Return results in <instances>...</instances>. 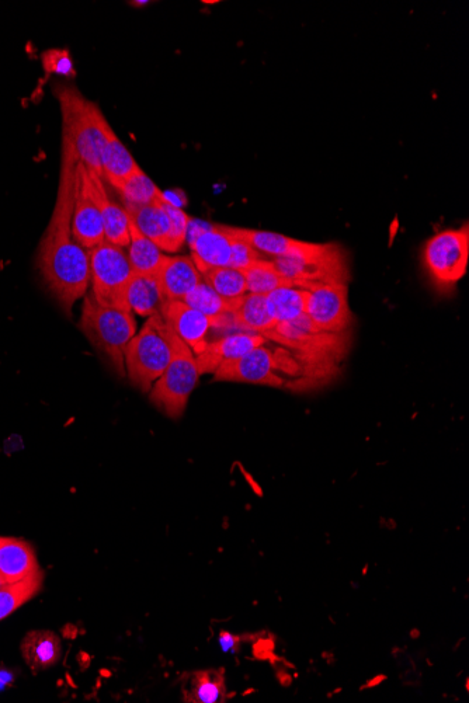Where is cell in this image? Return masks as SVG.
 <instances>
[{
  "label": "cell",
  "instance_id": "cell-11",
  "mask_svg": "<svg viewBox=\"0 0 469 703\" xmlns=\"http://www.w3.org/2000/svg\"><path fill=\"white\" fill-rule=\"evenodd\" d=\"M72 235L83 249L90 250L102 243L104 226L102 215L90 193L89 170L79 160L75 170V205L72 215Z\"/></svg>",
  "mask_w": 469,
  "mask_h": 703
},
{
  "label": "cell",
  "instance_id": "cell-9",
  "mask_svg": "<svg viewBox=\"0 0 469 703\" xmlns=\"http://www.w3.org/2000/svg\"><path fill=\"white\" fill-rule=\"evenodd\" d=\"M267 341L290 348L315 360L332 363V357L343 353V333H328L312 323L307 315L301 318L280 322L272 330L263 334Z\"/></svg>",
  "mask_w": 469,
  "mask_h": 703
},
{
  "label": "cell",
  "instance_id": "cell-20",
  "mask_svg": "<svg viewBox=\"0 0 469 703\" xmlns=\"http://www.w3.org/2000/svg\"><path fill=\"white\" fill-rule=\"evenodd\" d=\"M125 298L131 312L144 318L158 315L165 302L156 274H132L125 291Z\"/></svg>",
  "mask_w": 469,
  "mask_h": 703
},
{
  "label": "cell",
  "instance_id": "cell-26",
  "mask_svg": "<svg viewBox=\"0 0 469 703\" xmlns=\"http://www.w3.org/2000/svg\"><path fill=\"white\" fill-rule=\"evenodd\" d=\"M44 573L12 584H0V621L8 618L23 604L31 600L43 587Z\"/></svg>",
  "mask_w": 469,
  "mask_h": 703
},
{
  "label": "cell",
  "instance_id": "cell-23",
  "mask_svg": "<svg viewBox=\"0 0 469 703\" xmlns=\"http://www.w3.org/2000/svg\"><path fill=\"white\" fill-rule=\"evenodd\" d=\"M128 260L134 273L156 274L161 269L166 254L161 247L147 238L130 219V246Z\"/></svg>",
  "mask_w": 469,
  "mask_h": 703
},
{
  "label": "cell",
  "instance_id": "cell-33",
  "mask_svg": "<svg viewBox=\"0 0 469 703\" xmlns=\"http://www.w3.org/2000/svg\"><path fill=\"white\" fill-rule=\"evenodd\" d=\"M44 71L52 75L64 76V78H75L76 71L74 61L68 50H47L41 55Z\"/></svg>",
  "mask_w": 469,
  "mask_h": 703
},
{
  "label": "cell",
  "instance_id": "cell-18",
  "mask_svg": "<svg viewBox=\"0 0 469 703\" xmlns=\"http://www.w3.org/2000/svg\"><path fill=\"white\" fill-rule=\"evenodd\" d=\"M104 137L106 139H104L102 153H100L103 176L109 180L111 186L118 189L141 167L138 166L137 160L132 158L130 151L125 148L109 123L104 127Z\"/></svg>",
  "mask_w": 469,
  "mask_h": 703
},
{
  "label": "cell",
  "instance_id": "cell-30",
  "mask_svg": "<svg viewBox=\"0 0 469 703\" xmlns=\"http://www.w3.org/2000/svg\"><path fill=\"white\" fill-rule=\"evenodd\" d=\"M232 232L236 236L248 242L250 246L255 247L257 252L263 256L276 257L284 256L293 249L297 239L287 238L280 233L257 231V229L232 228Z\"/></svg>",
  "mask_w": 469,
  "mask_h": 703
},
{
  "label": "cell",
  "instance_id": "cell-29",
  "mask_svg": "<svg viewBox=\"0 0 469 703\" xmlns=\"http://www.w3.org/2000/svg\"><path fill=\"white\" fill-rule=\"evenodd\" d=\"M236 299L222 298L210 285L201 281L190 294H187L183 302H186L191 308L197 309L198 312L204 313L213 322V320L221 318V316L232 313Z\"/></svg>",
  "mask_w": 469,
  "mask_h": 703
},
{
  "label": "cell",
  "instance_id": "cell-24",
  "mask_svg": "<svg viewBox=\"0 0 469 703\" xmlns=\"http://www.w3.org/2000/svg\"><path fill=\"white\" fill-rule=\"evenodd\" d=\"M227 682L224 671L204 670L190 675L184 687V701L193 703L224 702Z\"/></svg>",
  "mask_w": 469,
  "mask_h": 703
},
{
  "label": "cell",
  "instance_id": "cell-5",
  "mask_svg": "<svg viewBox=\"0 0 469 703\" xmlns=\"http://www.w3.org/2000/svg\"><path fill=\"white\" fill-rule=\"evenodd\" d=\"M169 327L161 313L151 316L124 351L125 372L135 388L151 391L170 363Z\"/></svg>",
  "mask_w": 469,
  "mask_h": 703
},
{
  "label": "cell",
  "instance_id": "cell-2",
  "mask_svg": "<svg viewBox=\"0 0 469 703\" xmlns=\"http://www.w3.org/2000/svg\"><path fill=\"white\" fill-rule=\"evenodd\" d=\"M272 261L281 276L295 287L311 290L316 285H349V259L346 250L338 243L297 240L290 252Z\"/></svg>",
  "mask_w": 469,
  "mask_h": 703
},
{
  "label": "cell",
  "instance_id": "cell-19",
  "mask_svg": "<svg viewBox=\"0 0 469 703\" xmlns=\"http://www.w3.org/2000/svg\"><path fill=\"white\" fill-rule=\"evenodd\" d=\"M232 319L239 332L262 334V336L277 325L269 311L266 295L252 294V292L236 299Z\"/></svg>",
  "mask_w": 469,
  "mask_h": 703
},
{
  "label": "cell",
  "instance_id": "cell-7",
  "mask_svg": "<svg viewBox=\"0 0 469 703\" xmlns=\"http://www.w3.org/2000/svg\"><path fill=\"white\" fill-rule=\"evenodd\" d=\"M423 266L430 281L440 292H448L467 274L469 260V226L446 229L427 240L423 249Z\"/></svg>",
  "mask_w": 469,
  "mask_h": 703
},
{
  "label": "cell",
  "instance_id": "cell-4",
  "mask_svg": "<svg viewBox=\"0 0 469 703\" xmlns=\"http://www.w3.org/2000/svg\"><path fill=\"white\" fill-rule=\"evenodd\" d=\"M79 329L93 347L109 360L118 377H124L127 374L125 347L137 334V323L132 312L100 304L90 292L83 301Z\"/></svg>",
  "mask_w": 469,
  "mask_h": 703
},
{
  "label": "cell",
  "instance_id": "cell-16",
  "mask_svg": "<svg viewBox=\"0 0 469 703\" xmlns=\"http://www.w3.org/2000/svg\"><path fill=\"white\" fill-rule=\"evenodd\" d=\"M89 177L90 193L103 219L104 239L125 249L130 246V217L127 211L111 201L102 177L92 172H89Z\"/></svg>",
  "mask_w": 469,
  "mask_h": 703
},
{
  "label": "cell",
  "instance_id": "cell-32",
  "mask_svg": "<svg viewBox=\"0 0 469 703\" xmlns=\"http://www.w3.org/2000/svg\"><path fill=\"white\" fill-rule=\"evenodd\" d=\"M162 203L163 208L168 212L170 221L169 238L166 240L163 252H179L184 242L187 240V229H189L190 217L182 208H177L175 205L169 204L165 198H162Z\"/></svg>",
  "mask_w": 469,
  "mask_h": 703
},
{
  "label": "cell",
  "instance_id": "cell-28",
  "mask_svg": "<svg viewBox=\"0 0 469 703\" xmlns=\"http://www.w3.org/2000/svg\"><path fill=\"white\" fill-rule=\"evenodd\" d=\"M204 283L210 285L225 299H236L248 294V284L241 270L232 267H208L200 271Z\"/></svg>",
  "mask_w": 469,
  "mask_h": 703
},
{
  "label": "cell",
  "instance_id": "cell-21",
  "mask_svg": "<svg viewBox=\"0 0 469 703\" xmlns=\"http://www.w3.org/2000/svg\"><path fill=\"white\" fill-rule=\"evenodd\" d=\"M22 654L33 673L48 670L61 659V639L51 631L29 632L22 642Z\"/></svg>",
  "mask_w": 469,
  "mask_h": 703
},
{
  "label": "cell",
  "instance_id": "cell-1",
  "mask_svg": "<svg viewBox=\"0 0 469 703\" xmlns=\"http://www.w3.org/2000/svg\"><path fill=\"white\" fill-rule=\"evenodd\" d=\"M78 162L74 146L64 137L57 203L37 254V267L48 291L68 315L76 302L85 297L90 283L88 250L72 235Z\"/></svg>",
  "mask_w": 469,
  "mask_h": 703
},
{
  "label": "cell",
  "instance_id": "cell-13",
  "mask_svg": "<svg viewBox=\"0 0 469 703\" xmlns=\"http://www.w3.org/2000/svg\"><path fill=\"white\" fill-rule=\"evenodd\" d=\"M159 313L166 325L190 347L196 356L203 353L208 344V333L213 327L210 318L183 301H165Z\"/></svg>",
  "mask_w": 469,
  "mask_h": 703
},
{
  "label": "cell",
  "instance_id": "cell-22",
  "mask_svg": "<svg viewBox=\"0 0 469 703\" xmlns=\"http://www.w3.org/2000/svg\"><path fill=\"white\" fill-rule=\"evenodd\" d=\"M162 198L163 194L154 203L125 204L124 210L127 211L128 217L134 222V225L163 250L166 240L169 238L170 221L168 212L163 208Z\"/></svg>",
  "mask_w": 469,
  "mask_h": 703
},
{
  "label": "cell",
  "instance_id": "cell-8",
  "mask_svg": "<svg viewBox=\"0 0 469 703\" xmlns=\"http://www.w3.org/2000/svg\"><path fill=\"white\" fill-rule=\"evenodd\" d=\"M88 253L93 297L100 304L131 311L125 291L134 270L123 247L103 240Z\"/></svg>",
  "mask_w": 469,
  "mask_h": 703
},
{
  "label": "cell",
  "instance_id": "cell-3",
  "mask_svg": "<svg viewBox=\"0 0 469 703\" xmlns=\"http://www.w3.org/2000/svg\"><path fill=\"white\" fill-rule=\"evenodd\" d=\"M64 121V137L71 141L78 159L89 172L102 177L100 153L104 145V127L107 120L95 103L89 102L79 90L59 85L54 90Z\"/></svg>",
  "mask_w": 469,
  "mask_h": 703
},
{
  "label": "cell",
  "instance_id": "cell-15",
  "mask_svg": "<svg viewBox=\"0 0 469 703\" xmlns=\"http://www.w3.org/2000/svg\"><path fill=\"white\" fill-rule=\"evenodd\" d=\"M156 277L165 301H183L203 281L190 256H166Z\"/></svg>",
  "mask_w": 469,
  "mask_h": 703
},
{
  "label": "cell",
  "instance_id": "cell-27",
  "mask_svg": "<svg viewBox=\"0 0 469 703\" xmlns=\"http://www.w3.org/2000/svg\"><path fill=\"white\" fill-rule=\"evenodd\" d=\"M248 284V292L267 295L281 287H295L290 280L281 276L272 259L257 260L248 269L241 270Z\"/></svg>",
  "mask_w": 469,
  "mask_h": 703
},
{
  "label": "cell",
  "instance_id": "cell-14",
  "mask_svg": "<svg viewBox=\"0 0 469 703\" xmlns=\"http://www.w3.org/2000/svg\"><path fill=\"white\" fill-rule=\"evenodd\" d=\"M267 343L262 334L238 332L224 339L208 341L203 353L198 354L197 364L200 375L213 374L227 361L235 360Z\"/></svg>",
  "mask_w": 469,
  "mask_h": 703
},
{
  "label": "cell",
  "instance_id": "cell-17",
  "mask_svg": "<svg viewBox=\"0 0 469 703\" xmlns=\"http://www.w3.org/2000/svg\"><path fill=\"white\" fill-rule=\"evenodd\" d=\"M36 552L30 544L16 538L0 537V581L17 583L40 573Z\"/></svg>",
  "mask_w": 469,
  "mask_h": 703
},
{
  "label": "cell",
  "instance_id": "cell-25",
  "mask_svg": "<svg viewBox=\"0 0 469 703\" xmlns=\"http://www.w3.org/2000/svg\"><path fill=\"white\" fill-rule=\"evenodd\" d=\"M269 311L277 323L301 318L307 312L309 290L300 287H281L266 295Z\"/></svg>",
  "mask_w": 469,
  "mask_h": 703
},
{
  "label": "cell",
  "instance_id": "cell-12",
  "mask_svg": "<svg viewBox=\"0 0 469 703\" xmlns=\"http://www.w3.org/2000/svg\"><path fill=\"white\" fill-rule=\"evenodd\" d=\"M187 240L191 259L198 271L208 267H228L231 260L232 236L228 226L211 225L190 218Z\"/></svg>",
  "mask_w": 469,
  "mask_h": 703
},
{
  "label": "cell",
  "instance_id": "cell-31",
  "mask_svg": "<svg viewBox=\"0 0 469 703\" xmlns=\"http://www.w3.org/2000/svg\"><path fill=\"white\" fill-rule=\"evenodd\" d=\"M117 190L123 194L125 204L132 205L154 203L163 194L142 169L132 174Z\"/></svg>",
  "mask_w": 469,
  "mask_h": 703
},
{
  "label": "cell",
  "instance_id": "cell-6",
  "mask_svg": "<svg viewBox=\"0 0 469 703\" xmlns=\"http://www.w3.org/2000/svg\"><path fill=\"white\" fill-rule=\"evenodd\" d=\"M169 339L172 358L162 377L149 391V400L170 419L176 420L186 410L191 393L196 389L200 371L196 354L170 327Z\"/></svg>",
  "mask_w": 469,
  "mask_h": 703
},
{
  "label": "cell",
  "instance_id": "cell-10",
  "mask_svg": "<svg viewBox=\"0 0 469 703\" xmlns=\"http://www.w3.org/2000/svg\"><path fill=\"white\" fill-rule=\"evenodd\" d=\"M305 315L325 332L345 333L352 323L349 287L346 284H330L311 288Z\"/></svg>",
  "mask_w": 469,
  "mask_h": 703
},
{
  "label": "cell",
  "instance_id": "cell-34",
  "mask_svg": "<svg viewBox=\"0 0 469 703\" xmlns=\"http://www.w3.org/2000/svg\"><path fill=\"white\" fill-rule=\"evenodd\" d=\"M228 231L232 236L231 260L229 266L236 270H245L257 260L264 259L263 254L257 252L255 247L249 245L248 242L236 236L232 232L231 226H228Z\"/></svg>",
  "mask_w": 469,
  "mask_h": 703
}]
</instances>
